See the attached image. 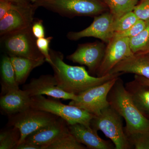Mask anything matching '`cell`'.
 I'll use <instances>...</instances> for the list:
<instances>
[{"mask_svg": "<svg viewBox=\"0 0 149 149\" xmlns=\"http://www.w3.org/2000/svg\"><path fill=\"white\" fill-rule=\"evenodd\" d=\"M51 62L57 86L66 93L75 95L119 77L122 72L107 74L100 77L91 76L83 66H72L63 61V56L59 52L50 50Z\"/></svg>", "mask_w": 149, "mask_h": 149, "instance_id": "cell-1", "label": "cell"}, {"mask_svg": "<svg viewBox=\"0 0 149 149\" xmlns=\"http://www.w3.org/2000/svg\"><path fill=\"white\" fill-rule=\"evenodd\" d=\"M109 105L125 119V133L149 130V119L134 104L122 79L118 77L107 96Z\"/></svg>", "mask_w": 149, "mask_h": 149, "instance_id": "cell-2", "label": "cell"}, {"mask_svg": "<svg viewBox=\"0 0 149 149\" xmlns=\"http://www.w3.org/2000/svg\"><path fill=\"white\" fill-rule=\"evenodd\" d=\"M30 107L61 118L68 125L80 123L91 126V120L95 116L87 111L78 107L65 104L57 100L46 98L43 95L31 97Z\"/></svg>", "mask_w": 149, "mask_h": 149, "instance_id": "cell-3", "label": "cell"}, {"mask_svg": "<svg viewBox=\"0 0 149 149\" xmlns=\"http://www.w3.org/2000/svg\"><path fill=\"white\" fill-rule=\"evenodd\" d=\"M37 40L33 35L31 26L1 36V44L9 56L44 59L45 56L37 47Z\"/></svg>", "mask_w": 149, "mask_h": 149, "instance_id": "cell-4", "label": "cell"}, {"mask_svg": "<svg viewBox=\"0 0 149 149\" xmlns=\"http://www.w3.org/2000/svg\"><path fill=\"white\" fill-rule=\"evenodd\" d=\"M49 10L68 17H95L109 10L103 0H49L39 4Z\"/></svg>", "mask_w": 149, "mask_h": 149, "instance_id": "cell-5", "label": "cell"}, {"mask_svg": "<svg viewBox=\"0 0 149 149\" xmlns=\"http://www.w3.org/2000/svg\"><path fill=\"white\" fill-rule=\"evenodd\" d=\"M122 118L109 106L98 115L95 116L91 120V126L97 131H102L112 141L115 149H133L125 134Z\"/></svg>", "mask_w": 149, "mask_h": 149, "instance_id": "cell-6", "label": "cell"}, {"mask_svg": "<svg viewBox=\"0 0 149 149\" xmlns=\"http://www.w3.org/2000/svg\"><path fill=\"white\" fill-rule=\"evenodd\" d=\"M8 126L18 128L20 133L18 144L31 133L55 122L58 116L30 107L23 111L8 116Z\"/></svg>", "mask_w": 149, "mask_h": 149, "instance_id": "cell-7", "label": "cell"}, {"mask_svg": "<svg viewBox=\"0 0 149 149\" xmlns=\"http://www.w3.org/2000/svg\"><path fill=\"white\" fill-rule=\"evenodd\" d=\"M118 77L77 95V100H71L69 104L85 110L94 115H98L102 110L109 106L108 95Z\"/></svg>", "mask_w": 149, "mask_h": 149, "instance_id": "cell-8", "label": "cell"}, {"mask_svg": "<svg viewBox=\"0 0 149 149\" xmlns=\"http://www.w3.org/2000/svg\"><path fill=\"white\" fill-rule=\"evenodd\" d=\"M38 7L34 4H12L10 10L0 19V35H6L32 26Z\"/></svg>", "mask_w": 149, "mask_h": 149, "instance_id": "cell-9", "label": "cell"}, {"mask_svg": "<svg viewBox=\"0 0 149 149\" xmlns=\"http://www.w3.org/2000/svg\"><path fill=\"white\" fill-rule=\"evenodd\" d=\"M114 17L109 11L94 17V21L87 28L79 32H70L67 37L72 41H77L81 38L93 37L108 43L114 37L113 24Z\"/></svg>", "mask_w": 149, "mask_h": 149, "instance_id": "cell-10", "label": "cell"}, {"mask_svg": "<svg viewBox=\"0 0 149 149\" xmlns=\"http://www.w3.org/2000/svg\"><path fill=\"white\" fill-rule=\"evenodd\" d=\"M103 58L97 71L98 77L105 76L123 60L132 56L129 38L114 36L108 43Z\"/></svg>", "mask_w": 149, "mask_h": 149, "instance_id": "cell-11", "label": "cell"}, {"mask_svg": "<svg viewBox=\"0 0 149 149\" xmlns=\"http://www.w3.org/2000/svg\"><path fill=\"white\" fill-rule=\"evenodd\" d=\"M106 47L104 43L97 42L80 44L73 53L67 58L73 63L88 67L89 72L96 74L103 58Z\"/></svg>", "mask_w": 149, "mask_h": 149, "instance_id": "cell-12", "label": "cell"}, {"mask_svg": "<svg viewBox=\"0 0 149 149\" xmlns=\"http://www.w3.org/2000/svg\"><path fill=\"white\" fill-rule=\"evenodd\" d=\"M30 97L46 95L54 99L75 100L77 95L66 93L57 86L54 76L51 74L42 75L37 78L31 79L28 84L23 86Z\"/></svg>", "mask_w": 149, "mask_h": 149, "instance_id": "cell-13", "label": "cell"}, {"mask_svg": "<svg viewBox=\"0 0 149 149\" xmlns=\"http://www.w3.org/2000/svg\"><path fill=\"white\" fill-rule=\"evenodd\" d=\"M69 132L68 124L64 119L59 117L53 123L30 134L24 142L31 143L45 149L48 145Z\"/></svg>", "mask_w": 149, "mask_h": 149, "instance_id": "cell-14", "label": "cell"}, {"mask_svg": "<svg viewBox=\"0 0 149 149\" xmlns=\"http://www.w3.org/2000/svg\"><path fill=\"white\" fill-rule=\"evenodd\" d=\"M70 133L74 136L79 143L85 145L90 149H112L113 145L109 141L101 139L97 134V131L91 126L80 124L68 125Z\"/></svg>", "mask_w": 149, "mask_h": 149, "instance_id": "cell-15", "label": "cell"}, {"mask_svg": "<svg viewBox=\"0 0 149 149\" xmlns=\"http://www.w3.org/2000/svg\"><path fill=\"white\" fill-rule=\"evenodd\" d=\"M118 72L133 73L149 79V52L134 54L123 60L109 73Z\"/></svg>", "mask_w": 149, "mask_h": 149, "instance_id": "cell-16", "label": "cell"}, {"mask_svg": "<svg viewBox=\"0 0 149 149\" xmlns=\"http://www.w3.org/2000/svg\"><path fill=\"white\" fill-rule=\"evenodd\" d=\"M31 97L26 91L19 89L1 96L0 108L8 116L15 114L30 107Z\"/></svg>", "mask_w": 149, "mask_h": 149, "instance_id": "cell-17", "label": "cell"}, {"mask_svg": "<svg viewBox=\"0 0 149 149\" xmlns=\"http://www.w3.org/2000/svg\"><path fill=\"white\" fill-rule=\"evenodd\" d=\"M125 88L137 108L149 119V87L135 80L126 83Z\"/></svg>", "mask_w": 149, "mask_h": 149, "instance_id": "cell-18", "label": "cell"}, {"mask_svg": "<svg viewBox=\"0 0 149 149\" xmlns=\"http://www.w3.org/2000/svg\"><path fill=\"white\" fill-rule=\"evenodd\" d=\"M10 58L15 72L17 82L19 85L25 83L33 69L42 65L46 61L45 59L34 60L18 56H10Z\"/></svg>", "mask_w": 149, "mask_h": 149, "instance_id": "cell-19", "label": "cell"}, {"mask_svg": "<svg viewBox=\"0 0 149 149\" xmlns=\"http://www.w3.org/2000/svg\"><path fill=\"white\" fill-rule=\"evenodd\" d=\"M1 96L11 91L19 89L17 82L15 72L9 56L4 55L2 58L1 63Z\"/></svg>", "mask_w": 149, "mask_h": 149, "instance_id": "cell-20", "label": "cell"}, {"mask_svg": "<svg viewBox=\"0 0 149 149\" xmlns=\"http://www.w3.org/2000/svg\"><path fill=\"white\" fill-rule=\"evenodd\" d=\"M115 19L133 11L139 0H103Z\"/></svg>", "mask_w": 149, "mask_h": 149, "instance_id": "cell-21", "label": "cell"}, {"mask_svg": "<svg viewBox=\"0 0 149 149\" xmlns=\"http://www.w3.org/2000/svg\"><path fill=\"white\" fill-rule=\"evenodd\" d=\"M8 127L0 133V149H15L18 145L20 137L19 130L16 127Z\"/></svg>", "mask_w": 149, "mask_h": 149, "instance_id": "cell-22", "label": "cell"}, {"mask_svg": "<svg viewBox=\"0 0 149 149\" xmlns=\"http://www.w3.org/2000/svg\"><path fill=\"white\" fill-rule=\"evenodd\" d=\"M130 49L133 54L148 52L149 48V20L146 27L139 35L129 38Z\"/></svg>", "mask_w": 149, "mask_h": 149, "instance_id": "cell-23", "label": "cell"}, {"mask_svg": "<svg viewBox=\"0 0 149 149\" xmlns=\"http://www.w3.org/2000/svg\"><path fill=\"white\" fill-rule=\"evenodd\" d=\"M83 144L80 143L72 134L66 133L48 145L45 149H85Z\"/></svg>", "mask_w": 149, "mask_h": 149, "instance_id": "cell-24", "label": "cell"}, {"mask_svg": "<svg viewBox=\"0 0 149 149\" xmlns=\"http://www.w3.org/2000/svg\"><path fill=\"white\" fill-rule=\"evenodd\" d=\"M125 133L133 148L149 149V130Z\"/></svg>", "mask_w": 149, "mask_h": 149, "instance_id": "cell-25", "label": "cell"}, {"mask_svg": "<svg viewBox=\"0 0 149 149\" xmlns=\"http://www.w3.org/2000/svg\"><path fill=\"white\" fill-rule=\"evenodd\" d=\"M133 11H130L118 18L115 19L113 28L115 33L125 32L139 20Z\"/></svg>", "mask_w": 149, "mask_h": 149, "instance_id": "cell-26", "label": "cell"}, {"mask_svg": "<svg viewBox=\"0 0 149 149\" xmlns=\"http://www.w3.org/2000/svg\"><path fill=\"white\" fill-rule=\"evenodd\" d=\"M148 21L139 19L135 24L125 32L116 33L114 36L130 38L139 35L146 27Z\"/></svg>", "mask_w": 149, "mask_h": 149, "instance_id": "cell-27", "label": "cell"}, {"mask_svg": "<svg viewBox=\"0 0 149 149\" xmlns=\"http://www.w3.org/2000/svg\"><path fill=\"white\" fill-rule=\"evenodd\" d=\"M140 2L136 5L133 12L139 19L144 21L149 20V0H139Z\"/></svg>", "mask_w": 149, "mask_h": 149, "instance_id": "cell-28", "label": "cell"}, {"mask_svg": "<svg viewBox=\"0 0 149 149\" xmlns=\"http://www.w3.org/2000/svg\"><path fill=\"white\" fill-rule=\"evenodd\" d=\"M52 39V37H49L47 38L42 37V38H39L37 40V47L45 56L46 61L49 63V64L51 62L49 45Z\"/></svg>", "mask_w": 149, "mask_h": 149, "instance_id": "cell-29", "label": "cell"}, {"mask_svg": "<svg viewBox=\"0 0 149 149\" xmlns=\"http://www.w3.org/2000/svg\"><path fill=\"white\" fill-rule=\"evenodd\" d=\"M32 30L33 35L37 39L45 37V27L41 19H35L32 24Z\"/></svg>", "mask_w": 149, "mask_h": 149, "instance_id": "cell-30", "label": "cell"}, {"mask_svg": "<svg viewBox=\"0 0 149 149\" xmlns=\"http://www.w3.org/2000/svg\"><path fill=\"white\" fill-rule=\"evenodd\" d=\"M12 3L0 0V19L4 17L10 10Z\"/></svg>", "mask_w": 149, "mask_h": 149, "instance_id": "cell-31", "label": "cell"}, {"mask_svg": "<svg viewBox=\"0 0 149 149\" xmlns=\"http://www.w3.org/2000/svg\"><path fill=\"white\" fill-rule=\"evenodd\" d=\"M15 149H42V148L31 143L24 142L17 145Z\"/></svg>", "mask_w": 149, "mask_h": 149, "instance_id": "cell-32", "label": "cell"}, {"mask_svg": "<svg viewBox=\"0 0 149 149\" xmlns=\"http://www.w3.org/2000/svg\"><path fill=\"white\" fill-rule=\"evenodd\" d=\"M134 79L139 81L140 83H142L144 85H146L149 87V79H148V78L143 77V76L135 74V76H134Z\"/></svg>", "mask_w": 149, "mask_h": 149, "instance_id": "cell-33", "label": "cell"}, {"mask_svg": "<svg viewBox=\"0 0 149 149\" xmlns=\"http://www.w3.org/2000/svg\"><path fill=\"white\" fill-rule=\"evenodd\" d=\"M15 4H27L31 3L30 0H3Z\"/></svg>", "mask_w": 149, "mask_h": 149, "instance_id": "cell-34", "label": "cell"}, {"mask_svg": "<svg viewBox=\"0 0 149 149\" xmlns=\"http://www.w3.org/2000/svg\"><path fill=\"white\" fill-rule=\"evenodd\" d=\"M48 1H49V0H30V1H31V2L32 3L34 4L35 5L37 6V7H38V5L39 4Z\"/></svg>", "mask_w": 149, "mask_h": 149, "instance_id": "cell-35", "label": "cell"}, {"mask_svg": "<svg viewBox=\"0 0 149 149\" xmlns=\"http://www.w3.org/2000/svg\"><path fill=\"white\" fill-rule=\"evenodd\" d=\"M148 52H149V49H148Z\"/></svg>", "mask_w": 149, "mask_h": 149, "instance_id": "cell-36", "label": "cell"}]
</instances>
